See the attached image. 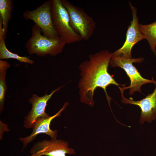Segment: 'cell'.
Wrapping results in <instances>:
<instances>
[{
	"label": "cell",
	"instance_id": "obj_8",
	"mask_svg": "<svg viewBox=\"0 0 156 156\" xmlns=\"http://www.w3.org/2000/svg\"><path fill=\"white\" fill-rule=\"evenodd\" d=\"M132 14V20L127 28L126 40L122 46L113 53V55L126 58H132L131 50L133 46L138 42L145 39L140 32L139 23L137 16V10L129 3Z\"/></svg>",
	"mask_w": 156,
	"mask_h": 156
},
{
	"label": "cell",
	"instance_id": "obj_1",
	"mask_svg": "<svg viewBox=\"0 0 156 156\" xmlns=\"http://www.w3.org/2000/svg\"><path fill=\"white\" fill-rule=\"evenodd\" d=\"M113 53L107 50H101L89 56V60L82 62L79 66L81 78L79 82L81 102L93 107L95 90L100 87L103 89L109 104L111 99L106 91V88L113 84L120 87L125 84L118 83L109 73L108 67Z\"/></svg>",
	"mask_w": 156,
	"mask_h": 156
},
{
	"label": "cell",
	"instance_id": "obj_9",
	"mask_svg": "<svg viewBox=\"0 0 156 156\" xmlns=\"http://www.w3.org/2000/svg\"><path fill=\"white\" fill-rule=\"evenodd\" d=\"M62 88L60 87L53 90L50 94L47 92L43 96H40L36 94H32L28 99L32 105L31 110L25 117L23 120V126L29 129L32 127L33 125L38 119L42 118H47L49 116L45 112V109L49 101L53 95Z\"/></svg>",
	"mask_w": 156,
	"mask_h": 156
},
{
	"label": "cell",
	"instance_id": "obj_14",
	"mask_svg": "<svg viewBox=\"0 0 156 156\" xmlns=\"http://www.w3.org/2000/svg\"><path fill=\"white\" fill-rule=\"evenodd\" d=\"M10 64L7 61L0 60V112L4 108L5 95L7 87L5 77L6 71L10 67Z\"/></svg>",
	"mask_w": 156,
	"mask_h": 156
},
{
	"label": "cell",
	"instance_id": "obj_12",
	"mask_svg": "<svg viewBox=\"0 0 156 156\" xmlns=\"http://www.w3.org/2000/svg\"><path fill=\"white\" fill-rule=\"evenodd\" d=\"M139 28L149 45L153 52L156 56V21L150 24H139Z\"/></svg>",
	"mask_w": 156,
	"mask_h": 156
},
{
	"label": "cell",
	"instance_id": "obj_6",
	"mask_svg": "<svg viewBox=\"0 0 156 156\" xmlns=\"http://www.w3.org/2000/svg\"><path fill=\"white\" fill-rule=\"evenodd\" d=\"M23 15L26 20H31L34 22L46 37L52 38L59 37L53 24L51 0L45 1L34 10H26Z\"/></svg>",
	"mask_w": 156,
	"mask_h": 156
},
{
	"label": "cell",
	"instance_id": "obj_10",
	"mask_svg": "<svg viewBox=\"0 0 156 156\" xmlns=\"http://www.w3.org/2000/svg\"><path fill=\"white\" fill-rule=\"evenodd\" d=\"M153 92L148 94L140 101H135L132 98L128 99L123 95L125 89L122 88L120 90L122 96L121 101L125 104H133L138 106L141 110L140 123L142 124L145 121L151 123L156 119V85Z\"/></svg>",
	"mask_w": 156,
	"mask_h": 156
},
{
	"label": "cell",
	"instance_id": "obj_4",
	"mask_svg": "<svg viewBox=\"0 0 156 156\" xmlns=\"http://www.w3.org/2000/svg\"><path fill=\"white\" fill-rule=\"evenodd\" d=\"M67 10L71 26L83 40H88L92 35L96 23L93 19L80 7L75 6L67 0H61Z\"/></svg>",
	"mask_w": 156,
	"mask_h": 156
},
{
	"label": "cell",
	"instance_id": "obj_16",
	"mask_svg": "<svg viewBox=\"0 0 156 156\" xmlns=\"http://www.w3.org/2000/svg\"><path fill=\"white\" fill-rule=\"evenodd\" d=\"M0 139H3V133L5 131H9V130L8 128L7 125L4 123L3 122L0 120Z\"/></svg>",
	"mask_w": 156,
	"mask_h": 156
},
{
	"label": "cell",
	"instance_id": "obj_5",
	"mask_svg": "<svg viewBox=\"0 0 156 156\" xmlns=\"http://www.w3.org/2000/svg\"><path fill=\"white\" fill-rule=\"evenodd\" d=\"M144 60L142 57L138 58H126L113 55L110 59L109 64L113 67H120L124 70L130 80V85L126 87L129 89V94L131 95L135 92H141V87L145 84L153 83L156 85V81L153 78L150 80L143 77L137 68L133 65V63H141Z\"/></svg>",
	"mask_w": 156,
	"mask_h": 156
},
{
	"label": "cell",
	"instance_id": "obj_15",
	"mask_svg": "<svg viewBox=\"0 0 156 156\" xmlns=\"http://www.w3.org/2000/svg\"><path fill=\"white\" fill-rule=\"evenodd\" d=\"M5 37L0 39V60L12 59L18 60L21 62L32 64L34 61L27 56H21L16 53L10 51L7 48L5 42Z\"/></svg>",
	"mask_w": 156,
	"mask_h": 156
},
{
	"label": "cell",
	"instance_id": "obj_11",
	"mask_svg": "<svg viewBox=\"0 0 156 156\" xmlns=\"http://www.w3.org/2000/svg\"><path fill=\"white\" fill-rule=\"evenodd\" d=\"M68 104V102L65 103L62 108L54 115L47 118H41L36 121L32 126V131L31 133L27 136L21 137L19 139L23 144L22 151L39 134H46L49 136L51 139L57 138L58 136L57 131L56 130H53L51 129L50 125L51 122L53 119L61 115V113L66 109Z\"/></svg>",
	"mask_w": 156,
	"mask_h": 156
},
{
	"label": "cell",
	"instance_id": "obj_2",
	"mask_svg": "<svg viewBox=\"0 0 156 156\" xmlns=\"http://www.w3.org/2000/svg\"><path fill=\"white\" fill-rule=\"evenodd\" d=\"M31 35L25 44V47L30 55L40 57L47 55L55 56L60 53L66 42L59 37L49 38L42 35L39 27L36 24L31 27Z\"/></svg>",
	"mask_w": 156,
	"mask_h": 156
},
{
	"label": "cell",
	"instance_id": "obj_17",
	"mask_svg": "<svg viewBox=\"0 0 156 156\" xmlns=\"http://www.w3.org/2000/svg\"><path fill=\"white\" fill-rule=\"evenodd\" d=\"M3 37H5L3 31L2 21L0 18V39Z\"/></svg>",
	"mask_w": 156,
	"mask_h": 156
},
{
	"label": "cell",
	"instance_id": "obj_13",
	"mask_svg": "<svg viewBox=\"0 0 156 156\" xmlns=\"http://www.w3.org/2000/svg\"><path fill=\"white\" fill-rule=\"evenodd\" d=\"M13 9V3L12 0H0V18L2 21L3 31L5 36Z\"/></svg>",
	"mask_w": 156,
	"mask_h": 156
},
{
	"label": "cell",
	"instance_id": "obj_3",
	"mask_svg": "<svg viewBox=\"0 0 156 156\" xmlns=\"http://www.w3.org/2000/svg\"><path fill=\"white\" fill-rule=\"evenodd\" d=\"M51 1L53 24L59 36L66 44L81 41L82 38L72 28L68 12L61 0H51Z\"/></svg>",
	"mask_w": 156,
	"mask_h": 156
},
{
	"label": "cell",
	"instance_id": "obj_7",
	"mask_svg": "<svg viewBox=\"0 0 156 156\" xmlns=\"http://www.w3.org/2000/svg\"><path fill=\"white\" fill-rule=\"evenodd\" d=\"M69 145L67 141L56 138L43 140L33 145L29 156H67V154H75L74 149Z\"/></svg>",
	"mask_w": 156,
	"mask_h": 156
}]
</instances>
